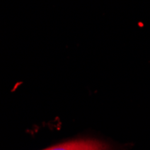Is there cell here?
I'll list each match as a JSON object with an SVG mask.
<instances>
[{
  "label": "cell",
  "mask_w": 150,
  "mask_h": 150,
  "mask_svg": "<svg viewBox=\"0 0 150 150\" xmlns=\"http://www.w3.org/2000/svg\"><path fill=\"white\" fill-rule=\"evenodd\" d=\"M43 150H111L110 145L95 139H76L62 142Z\"/></svg>",
  "instance_id": "1"
}]
</instances>
